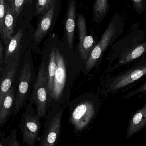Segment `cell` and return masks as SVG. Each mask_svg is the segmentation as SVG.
Here are the masks:
<instances>
[{"instance_id": "1", "label": "cell", "mask_w": 146, "mask_h": 146, "mask_svg": "<svg viewBox=\"0 0 146 146\" xmlns=\"http://www.w3.org/2000/svg\"><path fill=\"white\" fill-rule=\"evenodd\" d=\"M51 36L56 67L48 109L54 105L60 104L65 109L70 103L74 82L81 73L84 72L86 64L82 60L76 48L71 49L56 35L51 34Z\"/></svg>"}, {"instance_id": "2", "label": "cell", "mask_w": 146, "mask_h": 146, "mask_svg": "<svg viewBox=\"0 0 146 146\" xmlns=\"http://www.w3.org/2000/svg\"><path fill=\"white\" fill-rule=\"evenodd\" d=\"M144 36L142 32H135L112 44L108 58L111 71L130 64L145 54L146 41H144Z\"/></svg>"}, {"instance_id": "3", "label": "cell", "mask_w": 146, "mask_h": 146, "mask_svg": "<svg viewBox=\"0 0 146 146\" xmlns=\"http://www.w3.org/2000/svg\"><path fill=\"white\" fill-rule=\"evenodd\" d=\"M69 123L74 133L86 129L97 115L100 106V101L97 95L85 93L70 101Z\"/></svg>"}, {"instance_id": "4", "label": "cell", "mask_w": 146, "mask_h": 146, "mask_svg": "<svg viewBox=\"0 0 146 146\" xmlns=\"http://www.w3.org/2000/svg\"><path fill=\"white\" fill-rule=\"evenodd\" d=\"M31 47L25 55L20 64L17 73H19L15 103L13 114L16 115L29 100L32 88L35 82L36 76L34 72L33 59Z\"/></svg>"}, {"instance_id": "5", "label": "cell", "mask_w": 146, "mask_h": 146, "mask_svg": "<svg viewBox=\"0 0 146 146\" xmlns=\"http://www.w3.org/2000/svg\"><path fill=\"white\" fill-rule=\"evenodd\" d=\"M122 28L113 18L109 23L101 36L99 42L94 47L86 63V67L83 74H87L95 66L103 56L105 51L121 35Z\"/></svg>"}, {"instance_id": "6", "label": "cell", "mask_w": 146, "mask_h": 146, "mask_svg": "<svg viewBox=\"0 0 146 146\" xmlns=\"http://www.w3.org/2000/svg\"><path fill=\"white\" fill-rule=\"evenodd\" d=\"M146 76V56L141 58L133 66L111 77L106 82L105 91L114 93L126 88Z\"/></svg>"}, {"instance_id": "7", "label": "cell", "mask_w": 146, "mask_h": 146, "mask_svg": "<svg viewBox=\"0 0 146 146\" xmlns=\"http://www.w3.org/2000/svg\"><path fill=\"white\" fill-rule=\"evenodd\" d=\"M64 108L55 104L50 108L45 118L44 129L38 146H57L62 131Z\"/></svg>"}, {"instance_id": "8", "label": "cell", "mask_w": 146, "mask_h": 146, "mask_svg": "<svg viewBox=\"0 0 146 146\" xmlns=\"http://www.w3.org/2000/svg\"><path fill=\"white\" fill-rule=\"evenodd\" d=\"M29 102L36 106V111L40 117L45 118L48 110V94L45 67L42 60L32 88Z\"/></svg>"}, {"instance_id": "9", "label": "cell", "mask_w": 146, "mask_h": 146, "mask_svg": "<svg viewBox=\"0 0 146 146\" xmlns=\"http://www.w3.org/2000/svg\"><path fill=\"white\" fill-rule=\"evenodd\" d=\"M33 35H29L23 28L19 29L5 45L4 64L17 60L22 62L28 50L31 47Z\"/></svg>"}, {"instance_id": "10", "label": "cell", "mask_w": 146, "mask_h": 146, "mask_svg": "<svg viewBox=\"0 0 146 146\" xmlns=\"http://www.w3.org/2000/svg\"><path fill=\"white\" fill-rule=\"evenodd\" d=\"M33 105L29 102L27 105L21 121L23 139L28 146H34L39 139L41 130V118Z\"/></svg>"}, {"instance_id": "11", "label": "cell", "mask_w": 146, "mask_h": 146, "mask_svg": "<svg viewBox=\"0 0 146 146\" xmlns=\"http://www.w3.org/2000/svg\"><path fill=\"white\" fill-rule=\"evenodd\" d=\"M42 61L44 64L47 76L48 105L52 96L53 82L56 67L55 51L51 35L44 43L42 53Z\"/></svg>"}, {"instance_id": "12", "label": "cell", "mask_w": 146, "mask_h": 146, "mask_svg": "<svg viewBox=\"0 0 146 146\" xmlns=\"http://www.w3.org/2000/svg\"><path fill=\"white\" fill-rule=\"evenodd\" d=\"M79 42L76 46L79 55L83 62L86 64L94 45L92 36L88 34L86 22L84 16L78 15L77 19Z\"/></svg>"}, {"instance_id": "13", "label": "cell", "mask_w": 146, "mask_h": 146, "mask_svg": "<svg viewBox=\"0 0 146 146\" xmlns=\"http://www.w3.org/2000/svg\"><path fill=\"white\" fill-rule=\"evenodd\" d=\"M56 2L43 15L38 23L36 28L33 34L31 48L32 50L36 51L42 41L48 34L53 24L55 10Z\"/></svg>"}, {"instance_id": "14", "label": "cell", "mask_w": 146, "mask_h": 146, "mask_svg": "<svg viewBox=\"0 0 146 146\" xmlns=\"http://www.w3.org/2000/svg\"><path fill=\"white\" fill-rule=\"evenodd\" d=\"M76 0H68L64 25L63 41L71 49H74L75 30L76 27Z\"/></svg>"}, {"instance_id": "15", "label": "cell", "mask_w": 146, "mask_h": 146, "mask_svg": "<svg viewBox=\"0 0 146 146\" xmlns=\"http://www.w3.org/2000/svg\"><path fill=\"white\" fill-rule=\"evenodd\" d=\"M21 63L19 61L15 60L10 62L5 66L0 79V106L4 96L13 85Z\"/></svg>"}, {"instance_id": "16", "label": "cell", "mask_w": 146, "mask_h": 146, "mask_svg": "<svg viewBox=\"0 0 146 146\" xmlns=\"http://www.w3.org/2000/svg\"><path fill=\"white\" fill-rule=\"evenodd\" d=\"M6 13L3 22L2 33L1 37L6 45L11 38L16 33L15 30L17 19L15 17L13 7V0H6Z\"/></svg>"}, {"instance_id": "17", "label": "cell", "mask_w": 146, "mask_h": 146, "mask_svg": "<svg viewBox=\"0 0 146 146\" xmlns=\"http://www.w3.org/2000/svg\"><path fill=\"white\" fill-rule=\"evenodd\" d=\"M146 127V102L142 107L131 114L126 133V138H131Z\"/></svg>"}, {"instance_id": "18", "label": "cell", "mask_w": 146, "mask_h": 146, "mask_svg": "<svg viewBox=\"0 0 146 146\" xmlns=\"http://www.w3.org/2000/svg\"><path fill=\"white\" fill-rule=\"evenodd\" d=\"M15 99V90L13 85L4 96L0 106V123H3L7 119L12 110H13Z\"/></svg>"}, {"instance_id": "19", "label": "cell", "mask_w": 146, "mask_h": 146, "mask_svg": "<svg viewBox=\"0 0 146 146\" xmlns=\"http://www.w3.org/2000/svg\"><path fill=\"white\" fill-rule=\"evenodd\" d=\"M108 0H96L93 8V18L95 23H101L110 9Z\"/></svg>"}, {"instance_id": "20", "label": "cell", "mask_w": 146, "mask_h": 146, "mask_svg": "<svg viewBox=\"0 0 146 146\" xmlns=\"http://www.w3.org/2000/svg\"><path fill=\"white\" fill-rule=\"evenodd\" d=\"M56 0H37L36 5V13L38 15L44 14L51 7Z\"/></svg>"}, {"instance_id": "21", "label": "cell", "mask_w": 146, "mask_h": 146, "mask_svg": "<svg viewBox=\"0 0 146 146\" xmlns=\"http://www.w3.org/2000/svg\"><path fill=\"white\" fill-rule=\"evenodd\" d=\"M32 0H13V7L17 20L25 5L32 3Z\"/></svg>"}, {"instance_id": "22", "label": "cell", "mask_w": 146, "mask_h": 146, "mask_svg": "<svg viewBox=\"0 0 146 146\" xmlns=\"http://www.w3.org/2000/svg\"><path fill=\"white\" fill-rule=\"evenodd\" d=\"M146 93V81L143 84L141 85L139 87L133 91L129 92L123 98V99L125 100L129 98L134 97L138 94H141V96H142L144 94Z\"/></svg>"}, {"instance_id": "23", "label": "cell", "mask_w": 146, "mask_h": 146, "mask_svg": "<svg viewBox=\"0 0 146 146\" xmlns=\"http://www.w3.org/2000/svg\"><path fill=\"white\" fill-rule=\"evenodd\" d=\"M6 8L5 0H0V37L2 33L3 20L6 13Z\"/></svg>"}, {"instance_id": "24", "label": "cell", "mask_w": 146, "mask_h": 146, "mask_svg": "<svg viewBox=\"0 0 146 146\" xmlns=\"http://www.w3.org/2000/svg\"><path fill=\"white\" fill-rule=\"evenodd\" d=\"M1 39V38L0 37V72L3 73L5 67V64H4L5 49L3 47Z\"/></svg>"}, {"instance_id": "25", "label": "cell", "mask_w": 146, "mask_h": 146, "mask_svg": "<svg viewBox=\"0 0 146 146\" xmlns=\"http://www.w3.org/2000/svg\"><path fill=\"white\" fill-rule=\"evenodd\" d=\"M135 6L138 9H141L143 6V0H133Z\"/></svg>"}, {"instance_id": "26", "label": "cell", "mask_w": 146, "mask_h": 146, "mask_svg": "<svg viewBox=\"0 0 146 146\" xmlns=\"http://www.w3.org/2000/svg\"><path fill=\"white\" fill-rule=\"evenodd\" d=\"M10 145H11V146H19L16 139L14 137H13L12 138L11 142H10Z\"/></svg>"}]
</instances>
